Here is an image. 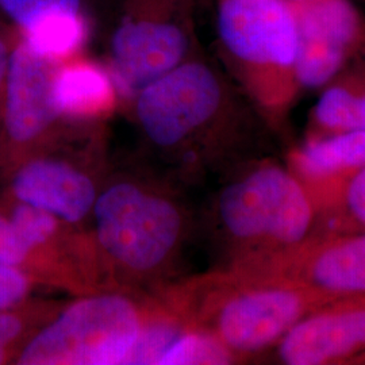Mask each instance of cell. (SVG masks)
<instances>
[{
    "label": "cell",
    "instance_id": "obj_1",
    "mask_svg": "<svg viewBox=\"0 0 365 365\" xmlns=\"http://www.w3.org/2000/svg\"><path fill=\"white\" fill-rule=\"evenodd\" d=\"M217 36L262 105H286L298 86L297 9L279 0H218Z\"/></svg>",
    "mask_w": 365,
    "mask_h": 365
},
{
    "label": "cell",
    "instance_id": "obj_2",
    "mask_svg": "<svg viewBox=\"0 0 365 365\" xmlns=\"http://www.w3.org/2000/svg\"><path fill=\"white\" fill-rule=\"evenodd\" d=\"M218 212L235 240L259 244L272 253L271 262L312 238L313 197L295 173L267 164L222 191Z\"/></svg>",
    "mask_w": 365,
    "mask_h": 365
},
{
    "label": "cell",
    "instance_id": "obj_3",
    "mask_svg": "<svg viewBox=\"0 0 365 365\" xmlns=\"http://www.w3.org/2000/svg\"><path fill=\"white\" fill-rule=\"evenodd\" d=\"M191 43V0H122L110 42L115 88L135 96L188 60Z\"/></svg>",
    "mask_w": 365,
    "mask_h": 365
},
{
    "label": "cell",
    "instance_id": "obj_4",
    "mask_svg": "<svg viewBox=\"0 0 365 365\" xmlns=\"http://www.w3.org/2000/svg\"><path fill=\"white\" fill-rule=\"evenodd\" d=\"M140 329L137 312L125 298L106 295L80 300L29 339L16 363L125 364Z\"/></svg>",
    "mask_w": 365,
    "mask_h": 365
},
{
    "label": "cell",
    "instance_id": "obj_5",
    "mask_svg": "<svg viewBox=\"0 0 365 365\" xmlns=\"http://www.w3.org/2000/svg\"><path fill=\"white\" fill-rule=\"evenodd\" d=\"M98 238L106 252L134 271H148L165 260L178 244L182 218L164 197L120 182L95 202Z\"/></svg>",
    "mask_w": 365,
    "mask_h": 365
},
{
    "label": "cell",
    "instance_id": "obj_6",
    "mask_svg": "<svg viewBox=\"0 0 365 365\" xmlns=\"http://www.w3.org/2000/svg\"><path fill=\"white\" fill-rule=\"evenodd\" d=\"M135 113L148 138L175 146L210 126L226 103L221 78L207 64L185 60L135 95Z\"/></svg>",
    "mask_w": 365,
    "mask_h": 365
},
{
    "label": "cell",
    "instance_id": "obj_7",
    "mask_svg": "<svg viewBox=\"0 0 365 365\" xmlns=\"http://www.w3.org/2000/svg\"><path fill=\"white\" fill-rule=\"evenodd\" d=\"M336 297L271 277L259 287L225 300L215 318V336L233 353L260 352L276 345L302 318Z\"/></svg>",
    "mask_w": 365,
    "mask_h": 365
},
{
    "label": "cell",
    "instance_id": "obj_8",
    "mask_svg": "<svg viewBox=\"0 0 365 365\" xmlns=\"http://www.w3.org/2000/svg\"><path fill=\"white\" fill-rule=\"evenodd\" d=\"M60 63L36 52L19 36L11 54L0 119V146L4 152L15 153L36 144L61 117L53 95Z\"/></svg>",
    "mask_w": 365,
    "mask_h": 365
},
{
    "label": "cell",
    "instance_id": "obj_9",
    "mask_svg": "<svg viewBox=\"0 0 365 365\" xmlns=\"http://www.w3.org/2000/svg\"><path fill=\"white\" fill-rule=\"evenodd\" d=\"M295 9V83L306 90L325 87L361 43L364 22L351 0H315Z\"/></svg>",
    "mask_w": 365,
    "mask_h": 365
},
{
    "label": "cell",
    "instance_id": "obj_10",
    "mask_svg": "<svg viewBox=\"0 0 365 365\" xmlns=\"http://www.w3.org/2000/svg\"><path fill=\"white\" fill-rule=\"evenodd\" d=\"M276 345L280 363L287 365L365 359V295L339 298L314 310Z\"/></svg>",
    "mask_w": 365,
    "mask_h": 365
},
{
    "label": "cell",
    "instance_id": "obj_11",
    "mask_svg": "<svg viewBox=\"0 0 365 365\" xmlns=\"http://www.w3.org/2000/svg\"><path fill=\"white\" fill-rule=\"evenodd\" d=\"M280 277L336 298L365 295V230L309 240L272 261Z\"/></svg>",
    "mask_w": 365,
    "mask_h": 365
},
{
    "label": "cell",
    "instance_id": "obj_12",
    "mask_svg": "<svg viewBox=\"0 0 365 365\" xmlns=\"http://www.w3.org/2000/svg\"><path fill=\"white\" fill-rule=\"evenodd\" d=\"M86 0H0V16L39 54L71 58L88 36Z\"/></svg>",
    "mask_w": 365,
    "mask_h": 365
},
{
    "label": "cell",
    "instance_id": "obj_13",
    "mask_svg": "<svg viewBox=\"0 0 365 365\" xmlns=\"http://www.w3.org/2000/svg\"><path fill=\"white\" fill-rule=\"evenodd\" d=\"M15 199L46 210L66 222L83 220L95 205V187L81 172L54 160L36 158L14 173Z\"/></svg>",
    "mask_w": 365,
    "mask_h": 365
},
{
    "label": "cell",
    "instance_id": "obj_14",
    "mask_svg": "<svg viewBox=\"0 0 365 365\" xmlns=\"http://www.w3.org/2000/svg\"><path fill=\"white\" fill-rule=\"evenodd\" d=\"M292 167L307 182L346 180L365 167V131H344L312 138L292 155Z\"/></svg>",
    "mask_w": 365,
    "mask_h": 365
},
{
    "label": "cell",
    "instance_id": "obj_15",
    "mask_svg": "<svg viewBox=\"0 0 365 365\" xmlns=\"http://www.w3.org/2000/svg\"><path fill=\"white\" fill-rule=\"evenodd\" d=\"M115 84L110 72L88 61H61L53 83L54 102L68 117L88 118L103 114L114 103Z\"/></svg>",
    "mask_w": 365,
    "mask_h": 365
},
{
    "label": "cell",
    "instance_id": "obj_16",
    "mask_svg": "<svg viewBox=\"0 0 365 365\" xmlns=\"http://www.w3.org/2000/svg\"><path fill=\"white\" fill-rule=\"evenodd\" d=\"M313 118L325 134L365 131V87H327L314 106Z\"/></svg>",
    "mask_w": 365,
    "mask_h": 365
},
{
    "label": "cell",
    "instance_id": "obj_17",
    "mask_svg": "<svg viewBox=\"0 0 365 365\" xmlns=\"http://www.w3.org/2000/svg\"><path fill=\"white\" fill-rule=\"evenodd\" d=\"M233 359V352L215 334L195 331L175 339L160 365L230 364Z\"/></svg>",
    "mask_w": 365,
    "mask_h": 365
},
{
    "label": "cell",
    "instance_id": "obj_18",
    "mask_svg": "<svg viewBox=\"0 0 365 365\" xmlns=\"http://www.w3.org/2000/svg\"><path fill=\"white\" fill-rule=\"evenodd\" d=\"M7 217L31 255L45 245L57 229V217L52 212L18 199Z\"/></svg>",
    "mask_w": 365,
    "mask_h": 365
},
{
    "label": "cell",
    "instance_id": "obj_19",
    "mask_svg": "<svg viewBox=\"0 0 365 365\" xmlns=\"http://www.w3.org/2000/svg\"><path fill=\"white\" fill-rule=\"evenodd\" d=\"M180 334V329L168 322L141 327L125 364H160L163 356Z\"/></svg>",
    "mask_w": 365,
    "mask_h": 365
},
{
    "label": "cell",
    "instance_id": "obj_20",
    "mask_svg": "<svg viewBox=\"0 0 365 365\" xmlns=\"http://www.w3.org/2000/svg\"><path fill=\"white\" fill-rule=\"evenodd\" d=\"M15 307L0 310V364L16 360L26 344V317Z\"/></svg>",
    "mask_w": 365,
    "mask_h": 365
},
{
    "label": "cell",
    "instance_id": "obj_21",
    "mask_svg": "<svg viewBox=\"0 0 365 365\" xmlns=\"http://www.w3.org/2000/svg\"><path fill=\"white\" fill-rule=\"evenodd\" d=\"M30 256L31 253L19 238L10 218L0 212V264L24 271Z\"/></svg>",
    "mask_w": 365,
    "mask_h": 365
},
{
    "label": "cell",
    "instance_id": "obj_22",
    "mask_svg": "<svg viewBox=\"0 0 365 365\" xmlns=\"http://www.w3.org/2000/svg\"><path fill=\"white\" fill-rule=\"evenodd\" d=\"M341 202L349 220L365 230V167L356 170L345 180Z\"/></svg>",
    "mask_w": 365,
    "mask_h": 365
},
{
    "label": "cell",
    "instance_id": "obj_23",
    "mask_svg": "<svg viewBox=\"0 0 365 365\" xmlns=\"http://www.w3.org/2000/svg\"><path fill=\"white\" fill-rule=\"evenodd\" d=\"M30 291L26 272L0 264V310L21 304Z\"/></svg>",
    "mask_w": 365,
    "mask_h": 365
},
{
    "label": "cell",
    "instance_id": "obj_24",
    "mask_svg": "<svg viewBox=\"0 0 365 365\" xmlns=\"http://www.w3.org/2000/svg\"><path fill=\"white\" fill-rule=\"evenodd\" d=\"M18 38H19L18 31L0 16V119H1V111H3V103H4V93H6L11 54Z\"/></svg>",
    "mask_w": 365,
    "mask_h": 365
},
{
    "label": "cell",
    "instance_id": "obj_25",
    "mask_svg": "<svg viewBox=\"0 0 365 365\" xmlns=\"http://www.w3.org/2000/svg\"><path fill=\"white\" fill-rule=\"evenodd\" d=\"M279 1H283V3H287L289 6H294V7H299L303 4H307V3H312L315 0H279Z\"/></svg>",
    "mask_w": 365,
    "mask_h": 365
}]
</instances>
